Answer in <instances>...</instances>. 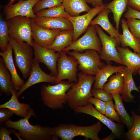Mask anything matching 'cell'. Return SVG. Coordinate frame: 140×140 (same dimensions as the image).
Returning <instances> with one entry per match:
<instances>
[{
	"instance_id": "6da1fadb",
	"label": "cell",
	"mask_w": 140,
	"mask_h": 140,
	"mask_svg": "<svg viewBox=\"0 0 140 140\" xmlns=\"http://www.w3.org/2000/svg\"><path fill=\"white\" fill-rule=\"evenodd\" d=\"M36 116L34 112L30 107L28 115L24 118L13 121L9 120L5 122L6 128L13 129L18 131L19 135L26 140H54L52 128L42 126L38 124L32 125L29 122L31 116Z\"/></svg>"
},
{
	"instance_id": "7a4b0ae2",
	"label": "cell",
	"mask_w": 140,
	"mask_h": 140,
	"mask_svg": "<svg viewBox=\"0 0 140 140\" xmlns=\"http://www.w3.org/2000/svg\"><path fill=\"white\" fill-rule=\"evenodd\" d=\"M78 80L74 82L67 92V103L73 109L86 105L89 98L92 96V87L95 81V76L87 75L82 72L77 73Z\"/></svg>"
},
{
	"instance_id": "3957f363",
	"label": "cell",
	"mask_w": 140,
	"mask_h": 140,
	"mask_svg": "<svg viewBox=\"0 0 140 140\" xmlns=\"http://www.w3.org/2000/svg\"><path fill=\"white\" fill-rule=\"evenodd\" d=\"M100 121L88 126H81L73 124H61L52 128L54 140H73L78 136L85 137L87 139L101 140L98 134L102 128Z\"/></svg>"
},
{
	"instance_id": "277c9868",
	"label": "cell",
	"mask_w": 140,
	"mask_h": 140,
	"mask_svg": "<svg viewBox=\"0 0 140 140\" xmlns=\"http://www.w3.org/2000/svg\"><path fill=\"white\" fill-rule=\"evenodd\" d=\"M73 83L62 80L53 85H43L40 94L44 104L53 110L63 108L68 101L67 92Z\"/></svg>"
},
{
	"instance_id": "5b68a950",
	"label": "cell",
	"mask_w": 140,
	"mask_h": 140,
	"mask_svg": "<svg viewBox=\"0 0 140 140\" xmlns=\"http://www.w3.org/2000/svg\"><path fill=\"white\" fill-rule=\"evenodd\" d=\"M9 43L12 48L15 64L23 78L26 79L29 76L32 67L34 59L33 47L25 42H19L10 37Z\"/></svg>"
},
{
	"instance_id": "8992f818",
	"label": "cell",
	"mask_w": 140,
	"mask_h": 140,
	"mask_svg": "<svg viewBox=\"0 0 140 140\" xmlns=\"http://www.w3.org/2000/svg\"><path fill=\"white\" fill-rule=\"evenodd\" d=\"M78 61V69L86 74L95 75L105 65L101 61L99 53L96 51L88 50L83 53L73 51L66 53Z\"/></svg>"
},
{
	"instance_id": "52a82bcc",
	"label": "cell",
	"mask_w": 140,
	"mask_h": 140,
	"mask_svg": "<svg viewBox=\"0 0 140 140\" xmlns=\"http://www.w3.org/2000/svg\"><path fill=\"white\" fill-rule=\"evenodd\" d=\"M32 19L29 17L19 16L8 20L10 37L19 42H25L32 46Z\"/></svg>"
},
{
	"instance_id": "ba28073f",
	"label": "cell",
	"mask_w": 140,
	"mask_h": 140,
	"mask_svg": "<svg viewBox=\"0 0 140 140\" xmlns=\"http://www.w3.org/2000/svg\"><path fill=\"white\" fill-rule=\"evenodd\" d=\"M94 25H90L83 36L77 39L62 51L67 53L71 50L81 52L88 50L96 51L100 53L102 48V44Z\"/></svg>"
},
{
	"instance_id": "9c48e42d",
	"label": "cell",
	"mask_w": 140,
	"mask_h": 140,
	"mask_svg": "<svg viewBox=\"0 0 140 140\" xmlns=\"http://www.w3.org/2000/svg\"><path fill=\"white\" fill-rule=\"evenodd\" d=\"M94 26L102 44V50L99 54L100 60H104L107 64H111L112 61L124 65L116 49L118 45L116 39L106 34L99 25Z\"/></svg>"
},
{
	"instance_id": "30bf717a",
	"label": "cell",
	"mask_w": 140,
	"mask_h": 140,
	"mask_svg": "<svg viewBox=\"0 0 140 140\" xmlns=\"http://www.w3.org/2000/svg\"><path fill=\"white\" fill-rule=\"evenodd\" d=\"M57 63L58 74L56 84L63 80L67 79L70 83L77 82L78 80L77 72L78 61L73 56H68L62 51Z\"/></svg>"
},
{
	"instance_id": "8fae6325",
	"label": "cell",
	"mask_w": 140,
	"mask_h": 140,
	"mask_svg": "<svg viewBox=\"0 0 140 140\" xmlns=\"http://www.w3.org/2000/svg\"><path fill=\"white\" fill-rule=\"evenodd\" d=\"M73 110L76 113L87 114L97 119L111 130L117 138L120 139L124 137V133L123 124L116 123L111 120L97 110L91 103L88 102L85 106L76 107Z\"/></svg>"
},
{
	"instance_id": "7c38bea8",
	"label": "cell",
	"mask_w": 140,
	"mask_h": 140,
	"mask_svg": "<svg viewBox=\"0 0 140 140\" xmlns=\"http://www.w3.org/2000/svg\"><path fill=\"white\" fill-rule=\"evenodd\" d=\"M32 46L35 58L39 62L44 64L50 70L52 75L58 74L57 63L60 57V53L53 49L41 47L36 44L33 40Z\"/></svg>"
},
{
	"instance_id": "4fadbf2b",
	"label": "cell",
	"mask_w": 140,
	"mask_h": 140,
	"mask_svg": "<svg viewBox=\"0 0 140 140\" xmlns=\"http://www.w3.org/2000/svg\"><path fill=\"white\" fill-rule=\"evenodd\" d=\"M40 0H20L13 4L8 3L4 6V12L6 20L17 16H25L34 18L37 16L33 12L35 5Z\"/></svg>"
},
{
	"instance_id": "5bb4252c",
	"label": "cell",
	"mask_w": 140,
	"mask_h": 140,
	"mask_svg": "<svg viewBox=\"0 0 140 140\" xmlns=\"http://www.w3.org/2000/svg\"><path fill=\"white\" fill-rule=\"evenodd\" d=\"M105 4L100 7L91 8L85 14L75 16H69L67 18L72 23L73 28V42L86 31L93 18L105 7Z\"/></svg>"
},
{
	"instance_id": "9a60e30c",
	"label": "cell",
	"mask_w": 140,
	"mask_h": 140,
	"mask_svg": "<svg viewBox=\"0 0 140 140\" xmlns=\"http://www.w3.org/2000/svg\"><path fill=\"white\" fill-rule=\"evenodd\" d=\"M57 78L56 76L48 74L44 72L40 68L37 60L34 58L29 78L20 89L17 92V97L18 98L27 88L38 83L46 82L55 84Z\"/></svg>"
},
{
	"instance_id": "2e32d148",
	"label": "cell",
	"mask_w": 140,
	"mask_h": 140,
	"mask_svg": "<svg viewBox=\"0 0 140 140\" xmlns=\"http://www.w3.org/2000/svg\"><path fill=\"white\" fill-rule=\"evenodd\" d=\"M32 37L34 43L39 46L47 48L54 42L55 39L61 31L51 30L38 26L32 19Z\"/></svg>"
},
{
	"instance_id": "e0dca14e",
	"label": "cell",
	"mask_w": 140,
	"mask_h": 140,
	"mask_svg": "<svg viewBox=\"0 0 140 140\" xmlns=\"http://www.w3.org/2000/svg\"><path fill=\"white\" fill-rule=\"evenodd\" d=\"M32 19L37 25L46 29L61 31L73 30L71 22L64 17L51 18L37 16Z\"/></svg>"
},
{
	"instance_id": "ac0fdd59",
	"label": "cell",
	"mask_w": 140,
	"mask_h": 140,
	"mask_svg": "<svg viewBox=\"0 0 140 140\" xmlns=\"http://www.w3.org/2000/svg\"><path fill=\"white\" fill-rule=\"evenodd\" d=\"M12 47L9 43L6 50L1 52L0 55L3 58L5 66L10 72L14 88L16 90H19L24 84V80L19 75L13 61Z\"/></svg>"
},
{
	"instance_id": "d6986e66",
	"label": "cell",
	"mask_w": 140,
	"mask_h": 140,
	"mask_svg": "<svg viewBox=\"0 0 140 140\" xmlns=\"http://www.w3.org/2000/svg\"><path fill=\"white\" fill-rule=\"evenodd\" d=\"M116 48L124 65L134 75L137 74L140 69V54L132 52L127 47H121L117 45Z\"/></svg>"
},
{
	"instance_id": "ffe728a7",
	"label": "cell",
	"mask_w": 140,
	"mask_h": 140,
	"mask_svg": "<svg viewBox=\"0 0 140 140\" xmlns=\"http://www.w3.org/2000/svg\"><path fill=\"white\" fill-rule=\"evenodd\" d=\"M110 10L105 7L98 14L97 17L92 20L90 25H99L111 36L115 37L117 40L118 45H120L119 40L120 33L119 30L115 28L110 22L109 19V14Z\"/></svg>"
},
{
	"instance_id": "44dd1931",
	"label": "cell",
	"mask_w": 140,
	"mask_h": 140,
	"mask_svg": "<svg viewBox=\"0 0 140 140\" xmlns=\"http://www.w3.org/2000/svg\"><path fill=\"white\" fill-rule=\"evenodd\" d=\"M125 67L124 66H112L111 64L105 65L95 75L93 88L102 89L110 76L115 73H123Z\"/></svg>"
},
{
	"instance_id": "7402d4cb",
	"label": "cell",
	"mask_w": 140,
	"mask_h": 140,
	"mask_svg": "<svg viewBox=\"0 0 140 140\" xmlns=\"http://www.w3.org/2000/svg\"><path fill=\"white\" fill-rule=\"evenodd\" d=\"M122 34H120L119 41L122 47H129L140 54V40L135 37L131 32L127 22L123 19L121 20Z\"/></svg>"
},
{
	"instance_id": "603a6c76",
	"label": "cell",
	"mask_w": 140,
	"mask_h": 140,
	"mask_svg": "<svg viewBox=\"0 0 140 140\" xmlns=\"http://www.w3.org/2000/svg\"><path fill=\"white\" fill-rule=\"evenodd\" d=\"M16 90L14 88L11 92V96L10 100L0 105V108L9 109L17 115L25 117L28 115L30 108L27 104L20 103L18 100L16 95Z\"/></svg>"
},
{
	"instance_id": "cb8c5ba5",
	"label": "cell",
	"mask_w": 140,
	"mask_h": 140,
	"mask_svg": "<svg viewBox=\"0 0 140 140\" xmlns=\"http://www.w3.org/2000/svg\"><path fill=\"white\" fill-rule=\"evenodd\" d=\"M124 84L122 98L125 102H135V97L131 94V92L136 90L140 93L134 80L133 73L125 67L123 72Z\"/></svg>"
},
{
	"instance_id": "d4e9b609",
	"label": "cell",
	"mask_w": 140,
	"mask_h": 140,
	"mask_svg": "<svg viewBox=\"0 0 140 140\" xmlns=\"http://www.w3.org/2000/svg\"><path fill=\"white\" fill-rule=\"evenodd\" d=\"M73 39V30L61 31L56 36L53 43L46 48L61 53L72 43Z\"/></svg>"
},
{
	"instance_id": "484cf974",
	"label": "cell",
	"mask_w": 140,
	"mask_h": 140,
	"mask_svg": "<svg viewBox=\"0 0 140 140\" xmlns=\"http://www.w3.org/2000/svg\"><path fill=\"white\" fill-rule=\"evenodd\" d=\"M111 94L115 101V108L121 119L122 123L126 125L128 130H130L133 124V117L130 116L126 111L120 94L117 93Z\"/></svg>"
},
{
	"instance_id": "4316f807",
	"label": "cell",
	"mask_w": 140,
	"mask_h": 140,
	"mask_svg": "<svg viewBox=\"0 0 140 140\" xmlns=\"http://www.w3.org/2000/svg\"><path fill=\"white\" fill-rule=\"evenodd\" d=\"M62 4L66 11L71 16H79L91 9L85 0H63Z\"/></svg>"
},
{
	"instance_id": "83f0119b",
	"label": "cell",
	"mask_w": 140,
	"mask_h": 140,
	"mask_svg": "<svg viewBox=\"0 0 140 140\" xmlns=\"http://www.w3.org/2000/svg\"><path fill=\"white\" fill-rule=\"evenodd\" d=\"M0 87L1 91L8 95L11 94V92L15 88L11 74L2 57L0 58Z\"/></svg>"
},
{
	"instance_id": "f1b7e54d",
	"label": "cell",
	"mask_w": 140,
	"mask_h": 140,
	"mask_svg": "<svg viewBox=\"0 0 140 140\" xmlns=\"http://www.w3.org/2000/svg\"><path fill=\"white\" fill-rule=\"evenodd\" d=\"M129 0H113L105 4V7L110 9L113 15V19L115 23L116 28L119 30L121 17L127 9Z\"/></svg>"
},
{
	"instance_id": "f546056e",
	"label": "cell",
	"mask_w": 140,
	"mask_h": 140,
	"mask_svg": "<svg viewBox=\"0 0 140 140\" xmlns=\"http://www.w3.org/2000/svg\"><path fill=\"white\" fill-rule=\"evenodd\" d=\"M123 73L118 72L111 76L108 82L104 85L102 89L111 94L117 93L122 95L124 82Z\"/></svg>"
},
{
	"instance_id": "4dcf8cb0",
	"label": "cell",
	"mask_w": 140,
	"mask_h": 140,
	"mask_svg": "<svg viewBox=\"0 0 140 140\" xmlns=\"http://www.w3.org/2000/svg\"><path fill=\"white\" fill-rule=\"evenodd\" d=\"M131 113L134 118L133 124L131 128L124 133V137L128 140H140V115L133 110Z\"/></svg>"
},
{
	"instance_id": "1f68e13d",
	"label": "cell",
	"mask_w": 140,
	"mask_h": 140,
	"mask_svg": "<svg viewBox=\"0 0 140 140\" xmlns=\"http://www.w3.org/2000/svg\"><path fill=\"white\" fill-rule=\"evenodd\" d=\"M38 17H64L67 18L70 16L65 11L64 6L49 8L43 10L36 14Z\"/></svg>"
},
{
	"instance_id": "d6a6232c",
	"label": "cell",
	"mask_w": 140,
	"mask_h": 140,
	"mask_svg": "<svg viewBox=\"0 0 140 140\" xmlns=\"http://www.w3.org/2000/svg\"><path fill=\"white\" fill-rule=\"evenodd\" d=\"M10 37L8 22L2 14L0 16V48L1 52H5L9 43Z\"/></svg>"
},
{
	"instance_id": "836d02e7",
	"label": "cell",
	"mask_w": 140,
	"mask_h": 140,
	"mask_svg": "<svg viewBox=\"0 0 140 140\" xmlns=\"http://www.w3.org/2000/svg\"><path fill=\"white\" fill-rule=\"evenodd\" d=\"M63 0H40L35 5L33 8L36 14L46 8H50L62 5Z\"/></svg>"
},
{
	"instance_id": "e575fe53",
	"label": "cell",
	"mask_w": 140,
	"mask_h": 140,
	"mask_svg": "<svg viewBox=\"0 0 140 140\" xmlns=\"http://www.w3.org/2000/svg\"><path fill=\"white\" fill-rule=\"evenodd\" d=\"M105 115L110 120L122 123L121 119L116 111L112 100L106 102Z\"/></svg>"
},
{
	"instance_id": "d590c367",
	"label": "cell",
	"mask_w": 140,
	"mask_h": 140,
	"mask_svg": "<svg viewBox=\"0 0 140 140\" xmlns=\"http://www.w3.org/2000/svg\"><path fill=\"white\" fill-rule=\"evenodd\" d=\"M127 22L131 32L140 40V20L135 18H127Z\"/></svg>"
},
{
	"instance_id": "8d00e7d4",
	"label": "cell",
	"mask_w": 140,
	"mask_h": 140,
	"mask_svg": "<svg viewBox=\"0 0 140 140\" xmlns=\"http://www.w3.org/2000/svg\"><path fill=\"white\" fill-rule=\"evenodd\" d=\"M91 91L92 96L105 102H107L113 99V97L111 94L107 92L103 89L93 88L92 89Z\"/></svg>"
},
{
	"instance_id": "74e56055",
	"label": "cell",
	"mask_w": 140,
	"mask_h": 140,
	"mask_svg": "<svg viewBox=\"0 0 140 140\" xmlns=\"http://www.w3.org/2000/svg\"><path fill=\"white\" fill-rule=\"evenodd\" d=\"M88 101L94 105L95 108L99 111L103 115L105 114L106 102L92 96L89 98Z\"/></svg>"
},
{
	"instance_id": "f35d334b",
	"label": "cell",
	"mask_w": 140,
	"mask_h": 140,
	"mask_svg": "<svg viewBox=\"0 0 140 140\" xmlns=\"http://www.w3.org/2000/svg\"><path fill=\"white\" fill-rule=\"evenodd\" d=\"M14 114L9 109L0 108V123L2 124L9 120V118Z\"/></svg>"
},
{
	"instance_id": "ab89813d",
	"label": "cell",
	"mask_w": 140,
	"mask_h": 140,
	"mask_svg": "<svg viewBox=\"0 0 140 140\" xmlns=\"http://www.w3.org/2000/svg\"><path fill=\"white\" fill-rule=\"evenodd\" d=\"M124 16L127 18H135L140 20V12L128 6Z\"/></svg>"
},
{
	"instance_id": "60d3db41",
	"label": "cell",
	"mask_w": 140,
	"mask_h": 140,
	"mask_svg": "<svg viewBox=\"0 0 140 140\" xmlns=\"http://www.w3.org/2000/svg\"><path fill=\"white\" fill-rule=\"evenodd\" d=\"M6 128L1 126L0 128V139L1 140H12L10 134L13 133V130H8Z\"/></svg>"
},
{
	"instance_id": "b9f144b4",
	"label": "cell",
	"mask_w": 140,
	"mask_h": 140,
	"mask_svg": "<svg viewBox=\"0 0 140 140\" xmlns=\"http://www.w3.org/2000/svg\"><path fill=\"white\" fill-rule=\"evenodd\" d=\"M128 6L140 12V0H129Z\"/></svg>"
},
{
	"instance_id": "7bdbcfd3",
	"label": "cell",
	"mask_w": 140,
	"mask_h": 140,
	"mask_svg": "<svg viewBox=\"0 0 140 140\" xmlns=\"http://www.w3.org/2000/svg\"><path fill=\"white\" fill-rule=\"evenodd\" d=\"M87 3L92 4L93 8L101 6L103 5L102 0H85Z\"/></svg>"
},
{
	"instance_id": "ee69618b",
	"label": "cell",
	"mask_w": 140,
	"mask_h": 140,
	"mask_svg": "<svg viewBox=\"0 0 140 140\" xmlns=\"http://www.w3.org/2000/svg\"><path fill=\"white\" fill-rule=\"evenodd\" d=\"M117 138L116 136L112 132L107 137L103 138L102 140H113Z\"/></svg>"
},
{
	"instance_id": "f6af8a7d",
	"label": "cell",
	"mask_w": 140,
	"mask_h": 140,
	"mask_svg": "<svg viewBox=\"0 0 140 140\" xmlns=\"http://www.w3.org/2000/svg\"><path fill=\"white\" fill-rule=\"evenodd\" d=\"M17 0H9V2L8 3L11 4H12L15 1Z\"/></svg>"
},
{
	"instance_id": "bcb514c9",
	"label": "cell",
	"mask_w": 140,
	"mask_h": 140,
	"mask_svg": "<svg viewBox=\"0 0 140 140\" xmlns=\"http://www.w3.org/2000/svg\"><path fill=\"white\" fill-rule=\"evenodd\" d=\"M138 73L139 74L140 76V69H139L138 72ZM138 89H140V85L137 87Z\"/></svg>"
},
{
	"instance_id": "7dc6e473",
	"label": "cell",
	"mask_w": 140,
	"mask_h": 140,
	"mask_svg": "<svg viewBox=\"0 0 140 140\" xmlns=\"http://www.w3.org/2000/svg\"><path fill=\"white\" fill-rule=\"evenodd\" d=\"M139 110H140V106L139 107Z\"/></svg>"
}]
</instances>
